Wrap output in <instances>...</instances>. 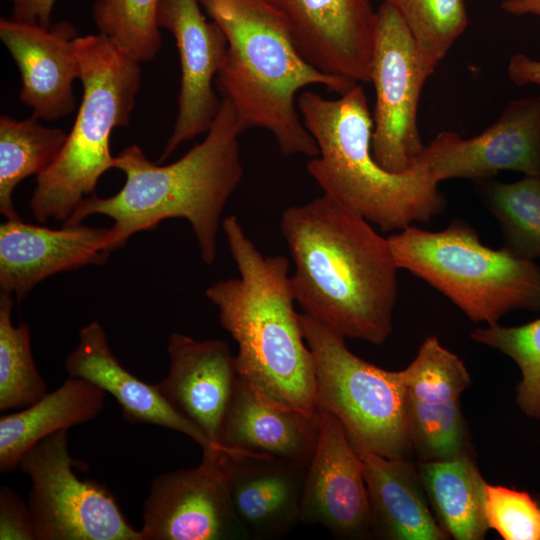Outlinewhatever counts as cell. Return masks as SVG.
I'll return each instance as SVG.
<instances>
[{"mask_svg": "<svg viewBox=\"0 0 540 540\" xmlns=\"http://www.w3.org/2000/svg\"><path fill=\"white\" fill-rule=\"evenodd\" d=\"M143 540H249L233 507L219 449L157 476L144 502Z\"/></svg>", "mask_w": 540, "mask_h": 540, "instance_id": "11", "label": "cell"}, {"mask_svg": "<svg viewBox=\"0 0 540 540\" xmlns=\"http://www.w3.org/2000/svg\"><path fill=\"white\" fill-rule=\"evenodd\" d=\"M77 29L63 20L45 28L1 18L0 39L16 63L20 101L40 120L54 121L75 110L73 83L80 79Z\"/></svg>", "mask_w": 540, "mask_h": 540, "instance_id": "16", "label": "cell"}, {"mask_svg": "<svg viewBox=\"0 0 540 540\" xmlns=\"http://www.w3.org/2000/svg\"><path fill=\"white\" fill-rule=\"evenodd\" d=\"M12 295H0V410L23 409L47 393L33 359L29 326L12 322Z\"/></svg>", "mask_w": 540, "mask_h": 540, "instance_id": "27", "label": "cell"}, {"mask_svg": "<svg viewBox=\"0 0 540 540\" xmlns=\"http://www.w3.org/2000/svg\"><path fill=\"white\" fill-rule=\"evenodd\" d=\"M233 507L249 539H279L301 522L306 469L220 450Z\"/></svg>", "mask_w": 540, "mask_h": 540, "instance_id": "20", "label": "cell"}, {"mask_svg": "<svg viewBox=\"0 0 540 540\" xmlns=\"http://www.w3.org/2000/svg\"><path fill=\"white\" fill-rule=\"evenodd\" d=\"M82 99L72 129L56 160L36 177L29 203L33 217L66 222L95 194L101 176L114 168L110 136L129 125L141 87L140 64L108 37L78 36Z\"/></svg>", "mask_w": 540, "mask_h": 540, "instance_id": "6", "label": "cell"}, {"mask_svg": "<svg viewBox=\"0 0 540 540\" xmlns=\"http://www.w3.org/2000/svg\"><path fill=\"white\" fill-rule=\"evenodd\" d=\"M11 1H13V3H16L18 0H11Z\"/></svg>", "mask_w": 540, "mask_h": 540, "instance_id": "39", "label": "cell"}, {"mask_svg": "<svg viewBox=\"0 0 540 540\" xmlns=\"http://www.w3.org/2000/svg\"><path fill=\"white\" fill-rule=\"evenodd\" d=\"M353 445L363 463L371 535L391 540L449 538L431 512L417 466L405 458H387Z\"/></svg>", "mask_w": 540, "mask_h": 540, "instance_id": "22", "label": "cell"}, {"mask_svg": "<svg viewBox=\"0 0 540 540\" xmlns=\"http://www.w3.org/2000/svg\"><path fill=\"white\" fill-rule=\"evenodd\" d=\"M537 501H538V503H539V505H540V497L537 498Z\"/></svg>", "mask_w": 540, "mask_h": 540, "instance_id": "38", "label": "cell"}, {"mask_svg": "<svg viewBox=\"0 0 540 540\" xmlns=\"http://www.w3.org/2000/svg\"><path fill=\"white\" fill-rule=\"evenodd\" d=\"M169 372L157 383L165 399L196 426L214 449L238 378L224 340H196L174 332L167 345Z\"/></svg>", "mask_w": 540, "mask_h": 540, "instance_id": "18", "label": "cell"}, {"mask_svg": "<svg viewBox=\"0 0 540 540\" xmlns=\"http://www.w3.org/2000/svg\"><path fill=\"white\" fill-rule=\"evenodd\" d=\"M297 105L318 147L307 170L323 194L383 232L427 223L444 211L439 183L419 161L406 172L392 173L374 159L373 118L361 84L336 99L305 91Z\"/></svg>", "mask_w": 540, "mask_h": 540, "instance_id": "5", "label": "cell"}, {"mask_svg": "<svg viewBox=\"0 0 540 540\" xmlns=\"http://www.w3.org/2000/svg\"><path fill=\"white\" fill-rule=\"evenodd\" d=\"M267 1L314 68L355 84L370 82L376 30L370 0Z\"/></svg>", "mask_w": 540, "mask_h": 540, "instance_id": "14", "label": "cell"}, {"mask_svg": "<svg viewBox=\"0 0 540 540\" xmlns=\"http://www.w3.org/2000/svg\"><path fill=\"white\" fill-rule=\"evenodd\" d=\"M56 0H18L14 3L10 19L37 24L48 28Z\"/></svg>", "mask_w": 540, "mask_h": 540, "instance_id": "35", "label": "cell"}, {"mask_svg": "<svg viewBox=\"0 0 540 540\" xmlns=\"http://www.w3.org/2000/svg\"><path fill=\"white\" fill-rule=\"evenodd\" d=\"M69 377L85 379L111 394L123 417L132 423H147L180 432L200 445L214 449L207 437L149 384L130 373L112 353L103 327L93 321L79 332V343L65 360Z\"/></svg>", "mask_w": 540, "mask_h": 540, "instance_id": "21", "label": "cell"}, {"mask_svg": "<svg viewBox=\"0 0 540 540\" xmlns=\"http://www.w3.org/2000/svg\"><path fill=\"white\" fill-rule=\"evenodd\" d=\"M198 1L226 36V56L216 83L242 130L269 131L286 156H317L318 147L297 105L298 92L321 85L341 95L355 83L309 64L267 0Z\"/></svg>", "mask_w": 540, "mask_h": 540, "instance_id": "4", "label": "cell"}, {"mask_svg": "<svg viewBox=\"0 0 540 540\" xmlns=\"http://www.w3.org/2000/svg\"><path fill=\"white\" fill-rule=\"evenodd\" d=\"M507 73L513 83L518 86H540V60L533 59L523 53L514 54L507 66Z\"/></svg>", "mask_w": 540, "mask_h": 540, "instance_id": "36", "label": "cell"}, {"mask_svg": "<svg viewBox=\"0 0 540 540\" xmlns=\"http://www.w3.org/2000/svg\"><path fill=\"white\" fill-rule=\"evenodd\" d=\"M243 132L232 104L223 98L205 138L175 162L159 165L138 145L125 147L114 164L125 175L123 187L110 197H86L63 225L81 224L91 215L110 217L114 223L106 250L111 253L135 233L183 218L191 225L203 262L213 264L222 212L244 174Z\"/></svg>", "mask_w": 540, "mask_h": 540, "instance_id": "2", "label": "cell"}, {"mask_svg": "<svg viewBox=\"0 0 540 540\" xmlns=\"http://www.w3.org/2000/svg\"><path fill=\"white\" fill-rule=\"evenodd\" d=\"M319 413L282 408L259 395L238 375L218 448L270 458L307 469L318 440Z\"/></svg>", "mask_w": 540, "mask_h": 540, "instance_id": "19", "label": "cell"}, {"mask_svg": "<svg viewBox=\"0 0 540 540\" xmlns=\"http://www.w3.org/2000/svg\"><path fill=\"white\" fill-rule=\"evenodd\" d=\"M67 431L33 445L18 465L31 479L36 540H143L105 486L76 475L83 463L71 457Z\"/></svg>", "mask_w": 540, "mask_h": 540, "instance_id": "9", "label": "cell"}, {"mask_svg": "<svg viewBox=\"0 0 540 540\" xmlns=\"http://www.w3.org/2000/svg\"><path fill=\"white\" fill-rule=\"evenodd\" d=\"M388 240L399 269L440 291L473 322L491 325L513 310H540V266L482 244L464 220L436 232L409 225Z\"/></svg>", "mask_w": 540, "mask_h": 540, "instance_id": "7", "label": "cell"}, {"mask_svg": "<svg viewBox=\"0 0 540 540\" xmlns=\"http://www.w3.org/2000/svg\"><path fill=\"white\" fill-rule=\"evenodd\" d=\"M281 232L303 313L345 338L383 344L398 295L399 268L388 238L325 194L285 209Z\"/></svg>", "mask_w": 540, "mask_h": 540, "instance_id": "1", "label": "cell"}, {"mask_svg": "<svg viewBox=\"0 0 540 540\" xmlns=\"http://www.w3.org/2000/svg\"><path fill=\"white\" fill-rule=\"evenodd\" d=\"M159 0H96L91 15L98 32L139 63L158 54L162 37L157 24Z\"/></svg>", "mask_w": 540, "mask_h": 540, "instance_id": "28", "label": "cell"}, {"mask_svg": "<svg viewBox=\"0 0 540 540\" xmlns=\"http://www.w3.org/2000/svg\"><path fill=\"white\" fill-rule=\"evenodd\" d=\"M0 539L36 540L29 504L8 486L0 489Z\"/></svg>", "mask_w": 540, "mask_h": 540, "instance_id": "34", "label": "cell"}, {"mask_svg": "<svg viewBox=\"0 0 540 540\" xmlns=\"http://www.w3.org/2000/svg\"><path fill=\"white\" fill-rule=\"evenodd\" d=\"M406 396L420 402L459 399L471 385L463 361L445 348L436 336L427 337L416 357L401 370Z\"/></svg>", "mask_w": 540, "mask_h": 540, "instance_id": "32", "label": "cell"}, {"mask_svg": "<svg viewBox=\"0 0 540 540\" xmlns=\"http://www.w3.org/2000/svg\"><path fill=\"white\" fill-rule=\"evenodd\" d=\"M39 120L34 115L24 120L0 116V212L8 220L20 219L13 202L16 186L46 171L67 139L65 131Z\"/></svg>", "mask_w": 540, "mask_h": 540, "instance_id": "25", "label": "cell"}, {"mask_svg": "<svg viewBox=\"0 0 540 540\" xmlns=\"http://www.w3.org/2000/svg\"><path fill=\"white\" fill-rule=\"evenodd\" d=\"M157 24L174 37L181 70L177 117L161 163L215 120L222 100L212 83L225 60L227 39L216 22L207 21L198 0H159Z\"/></svg>", "mask_w": 540, "mask_h": 540, "instance_id": "13", "label": "cell"}, {"mask_svg": "<svg viewBox=\"0 0 540 540\" xmlns=\"http://www.w3.org/2000/svg\"><path fill=\"white\" fill-rule=\"evenodd\" d=\"M440 183L490 179L503 170L540 176V94L510 101L498 119L476 136L443 131L417 158Z\"/></svg>", "mask_w": 540, "mask_h": 540, "instance_id": "12", "label": "cell"}, {"mask_svg": "<svg viewBox=\"0 0 540 540\" xmlns=\"http://www.w3.org/2000/svg\"><path fill=\"white\" fill-rule=\"evenodd\" d=\"M501 8L504 12L516 16H540V0H504Z\"/></svg>", "mask_w": 540, "mask_h": 540, "instance_id": "37", "label": "cell"}, {"mask_svg": "<svg viewBox=\"0 0 540 540\" xmlns=\"http://www.w3.org/2000/svg\"><path fill=\"white\" fill-rule=\"evenodd\" d=\"M387 1L398 11L421 55L434 69L468 25L464 0Z\"/></svg>", "mask_w": 540, "mask_h": 540, "instance_id": "30", "label": "cell"}, {"mask_svg": "<svg viewBox=\"0 0 540 540\" xmlns=\"http://www.w3.org/2000/svg\"><path fill=\"white\" fill-rule=\"evenodd\" d=\"M418 472L440 527L456 540H481L489 527L486 482L468 452L447 460L421 461Z\"/></svg>", "mask_w": 540, "mask_h": 540, "instance_id": "24", "label": "cell"}, {"mask_svg": "<svg viewBox=\"0 0 540 540\" xmlns=\"http://www.w3.org/2000/svg\"><path fill=\"white\" fill-rule=\"evenodd\" d=\"M434 70L398 11L384 0L376 11L371 64L370 82L376 96L371 151L376 162L389 172L408 171L424 147L417 122L418 103Z\"/></svg>", "mask_w": 540, "mask_h": 540, "instance_id": "10", "label": "cell"}, {"mask_svg": "<svg viewBox=\"0 0 540 540\" xmlns=\"http://www.w3.org/2000/svg\"><path fill=\"white\" fill-rule=\"evenodd\" d=\"M221 225L239 277L219 280L205 294L238 345L237 373L265 400L313 415L314 360L294 308L289 260L264 256L236 216Z\"/></svg>", "mask_w": 540, "mask_h": 540, "instance_id": "3", "label": "cell"}, {"mask_svg": "<svg viewBox=\"0 0 540 540\" xmlns=\"http://www.w3.org/2000/svg\"><path fill=\"white\" fill-rule=\"evenodd\" d=\"M109 228L82 224L50 229L6 220L0 225L1 292L21 302L42 280L86 265L104 264Z\"/></svg>", "mask_w": 540, "mask_h": 540, "instance_id": "17", "label": "cell"}, {"mask_svg": "<svg viewBox=\"0 0 540 540\" xmlns=\"http://www.w3.org/2000/svg\"><path fill=\"white\" fill-rule=\"evenodd\" d=\"M470 337L517 364L522 377L516 388V403L527 416L540 419V319L515 327L491 324L476 328Z\"/></svg>", "mask_w": 540, "mask_h": 540, "instance_id": "31", "label": "cell"}, {"mask_svg": "<svg viewBox=\"0 0 540 540\" xmlns=\"http://www.w3.org/2000/svg\"><path fill=\"white\" fill-rule=\"evenodd\" d=\"M475 190L499 224L502 247L521 258H540V176L512 183L479 180Z\"/></svg>", "mask_w": 540, "mask_h": 540, "instance_id": "26", "label": "cell"}, {"mask_svg": "<svg viewBox=\"0 0 540 540\" xmlns=\"http://www.w3.org/2000/svg\"><path fill=\"white\" fill-rule=\"evenodd\" d=\"M412 448L421 461L447 460L468 452V431L459 399L420 402L407 398Z\"/></svg>", "mask_w": 540, "mask_h": 540, "instance_id": "29", "label": "cell"}, {"mask_svg": "<svg viewBox=\"0 0 540 540\" xmlns=\"http://www.w3.org/2000/svg\"><path fill=\"white\" fill-rule=\"evenodd\" d=\"M105 394L93 383L75 377L46 393L34 404L0 417V471L18 468L24 454L45 437L95 418Z\"/></svg>", "mask_w": 540, "mask_h": 540, "instance_id": "23", "label": "cell"}, {"mask_svg": "<svg viewBox=\"0 0 540 540\" xmlns=\"http://www.w3.org/2000/svg\"><path fill=\"white\" fill-rule=\"evenodd\" d=\"M300 322L314 360L317 401L334 414L357 446L387 458L411 452L401 371L353 354L345 337L305 314Z\"/></svg>", "mask_w": 540, "mask_h": 540, "instance_id": "8", "label": "cell"}, {"mask_svg": "<svg viewBox=\"0 0 540 540\" xmlns=\"http://www.w3.org/2000/svg\"><path fill=\"white\" fill-rule=\"evenodd\" d=\"M319 435L306 469L301 522L320 524L339 539L371 535L363 463L340 420L320 404Z\"/></svg>", "mask_w": 540, "mask_h": 540, "instance_id": "15", "label": "cell"}, {"mask_svg": "<svg viewBox=\"0 0 540 540\" xmlns=\"http://www.w3.org/2000/svg\"><path fill=\"white\" fill-rule=\"evenodd\" d=\"M485 515L505 540H540V505L525 491L487 483Z\"/></svg>", "mask_w": 540, "mask_h": 540, "instance_id": "33", "label": "cell"}]
</instances>
